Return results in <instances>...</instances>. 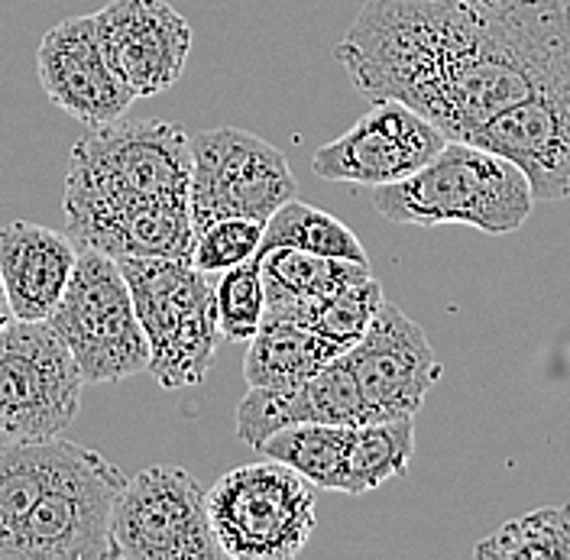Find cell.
Here are the masks:
<instances>
[{
  "label": "cell",
  "mask_w": 570,
  "mask_h": 560,
  "mask_svg": "<svg viewBox=\"0 0 570 560\" xmlns=\"http://www.w3.org/2000/svg\"><path fill=\"white\" fill-rule=\"evenodd\" d=\"M208 519L224 558L292 560L305 551L318 525L315 487L266 456L214 483Z\"/></svg>",
  "instance_id": "cell-5"
},
{
  "label": "cell",
  "mask_w": 570,
  "mask_h": 560,
  "mask_svg": "<svg viewBox=\"0 0 570 560\" xmlns=\"http://www.w3.org/2000/svg\"><path fill=\"white\" fill-rule=\"evenodd\" d=\"M334 59L366 101H402L448 140L570 66L568 0H366Z\"/></svg>",
  "instance_id": "cell-1"
},
{
  "label": "cell",
  "mask_w": 570,
  "mask_h": 560,
  "mask_svg": "<svg viewBox=\"0 0 570 560\" xmlns=\"http://www.w3.org/2000/svg\"><path fill=\"white\" fill-rule=\"evenodd\" d=\"M466 143L515 163L534 202L570 198V66L487 120Z\"/></svg>",
  "instance_id": "cell-12"
},
{
  "label": "cell",
  "mask_w": 570,
  "mask_h": 560,
  "mask_svg": "<svg viewBox=\"0 0 570 560\" xmlns=\"http://www.w3.org/2000/svg\"><path fill=\"white\" fill-rule=\"evenodd\" d=\"M354 424H288L266 438L256 454L279 460L305 477L315 490L344 492L347 487V448H351Z\"/></svg>",
  "instance_id": "cell-22"
},
{
  "label": "cell",
  "mask_w": 570,
  "mask_h": 560,
  "mask_svg": "<svg viewBox=\"0 0 570 560\" xmlns=\"http://www.w3.org/2000/svg\"><path fill=\"white\" fill-rule=\"evenodd\" d=\"M412 456H415V421H412V415L354 424L351 448H347V487H344V492L363 495V492L380 490L390 480L405 477Z\"/></svg>",
  "instance_id": "cell-23"
},
{
  "label": "cell",
  "mask_w": 570,
  "mask_h": 560,
  "mask_svg": "<svg viewBox=\"0 0 570 560\" xmlns=\"http://www.w3.org/2000/svg\"><path fill=\"white\" fill-rule=\"evenodd\" d=\"M344 356L376 419H415L444 373L425 331L390 302L380 305L366 334Z\"/></svg>",
  "instance_id": "cell-14"
},
{
  "label": "cell",
  "mask_w": 570,
  "mask_h": 560,
  "mask_svg": "<svg viewBox=\"0 0 570 560\" xmlns=\"http://www.w3.org/2000/svg\"><path fill=\"white\" fill-rule=\"evenodd\" d=\"M263 230H266L263 220H247V217L214 220L198 230L191 263L208 276H220V273L234 269L237 263L256 256V249L263 244Z\"/></svg>",
  "instance_id": "cell-28"
},
{
  "label": "cell",
  "mask_w": 570,
  "mask_h": 560,
  "mask_svg": "<svg viewBox=\"0 0 570 560\" xmlns=\"http://www.w3.org/2000/svg\"><path fill=\"white\" fill-rule=\"evenodd\" d=\"M78 259L69 234L13 220L0 230V282L20 321H46L59 305Z\"/></svg>",
  "instance_id": "cell-18"
},
{
  "label": "cell",
  "mask_w": 570,
  "mask_h": 560,
  "mask_svg": "<svg viewBox=\"0 0 570 560\" xmlns=\"http://www.w3.org/2000/svg\"><path fill=\"white\" fill-rule=\"evenodd\" d=\"M98 20V39L120 88L140 101L169 91L191 52V27L166 0H114Z\"/></svg>",
  "instance_id": "cell-13"
},
{
  "label": "cell",
  "mask_w": 570,
  "mask_h": 560,
  "mask_svg": "<svg viewBox=\"0 0 570 560\" xmlns=\"http://www.w3.org/2000/svg\"><path fill=\"white\" fill-rule=\"evenodd\" d=\"M191 137L169 120H110L75 143L62 208L188 195Z\"/></svg>",
  "instance_id": "cell-4"
},
{
  "label": "cell",
  "mask_w": 570,
  "mask_h": 560,
  "mask_svg": "<svg viewBox=\"0 0 570 560\" xmlns=\"http://www.w3.org/2000/svg\"><path fill=\"white\" fill-rule=\"evenodd\" d=\"M117 266L130 285L134 308L149 344L146 373L163 389L205 383L217 344L224 341L212 276L202 273L191 256H134L117 259Z\"/></svg>",
  "instance_id": "cell-3"
},
{
  "label": "cell",
  "mask_w": 570,
  "mask_h": 560,
  "mask_svg": "<svg viewBox=\"0 0 570 560\" xmlns=\"http://www.w3.org/2000/svg\"><path fill=\"white\" fill-rule=\"evenodd\" d=\"M247 344L244 380L256 389H292L312 380L321 366H327L341 353H347V347L321 337L308 324L279 315L263 317L259 331Z\"/></svg>",
  "instance_id": "cell-19"
},
{
  "label": "cell",
  "mask_w": 570,
  "mask_h": 560,
  "mask_svg": "<svg viewBox=\"0 0 570 560\" xmlns=\"http://www.w3.org/2000/svg\"><path fill=\"white\" fill-rule=\"evenodd\" d=\"M13 321V312H10V302H7V292H3V282H0V327H7Z\"/></svg>",
  "instance_id": "cell-29"
},
{
  "label": "cell",
  "mask_w": 570,
  "mask_h": 560,
  "mask_svg": "<svg viewBox=\"0 0 570 560\" xmlns=\"http://www.w3.org/2000/svg\"><path fill=\"white\" fill-rule=\"evenodd\" d=\"M273 246H295V249H308L318 256H334V259H366L360 237L344 220H337L327 210L312 208L298 198L285 202L283 208L266 220L263 244L256 253L273 249Z\"/></svg>",
  "instance_id": "cell-25"
},
{
  "label": "cell",
  "mask_w": 570,
  "mask_h": 560,
  "mask_svg": "<svg viewBox=\"0 0 570 560\" xmlns=\"http://www.w3.org/2000/svg\"><path fill=\"white\" fill-rule=\"evenodd\" d=\"M110 560H217L224 558L208 492L176 463H156L127 477L110 519Z\"/></svg>",
  "instance_id": "cell-8"
},
{
  "label": "cell",
  "mask_w": 570,
  "mask_h": 560,
  "mask_svg": "<svg viewBox=\"0 0 570 560\" xmlns=\"http://www.w3.org/2000/svg\"><path fill=\"white\" fill-rule=\"evenodd\" d=\"M480 560H570V505H541L483 538Z\"/></svg>",
  "instance_id": "cell-26"
},
{
  "label": "cell",
  "mask_w": 570,
  "mask_h": 560,
  "mask_svg": "<svg viewBox=\"0 0 570 560\" xmlns=\"http://www.w3.org/2000/svg\"><path fill=\"white\" fill-rule=\"evenodd\" d=\"M36 71L46 98L88 130L124 117V110L134 105L107 66L95 13L69 17L42 36Z\"/></svg>",
  "instance_id": "cell-15"
},
{
  "label": "cell",
  "mask_w": 570,
  "mask_h": 560,
  "mask_svg": "<svg viewBox=\"0 0 570 560\" xmlns=\"http://www.w3.org/2000/svg\"><path fill=\"white\" fill-rule=\"evenodd\" d=\"M448 146V134L402 101H373L354 127L324 143L312 156V173L324 181L376 188L402 181Z\"/></svg>",
  "instance_id": "cell-11"
},
{
  "label": "cell",
  "mask_w": 570,
  "mask_h": 560,
  "mask_svg": "<svg viewBox=\"0 0 570 560\" xmlns=\"http://www.w3.org/2000/svg\"><path fill=\"white\" fill-rule=\"evenodd\" d=\"M266 292V312H283L295 302L321 298L327 292L373 279L370 259H334L295 246H273L256 253Z\"/></svg>",
  "instance_id": "cell-20"
},
{
  "label": "cell",
  "mask_w": 570,
  "mask_h": 560,
  "mask_svg": "<svg viewBox=\"0 0 570 560\" xmlns=\"http://www.w3.org/2000/svg\"><path fill=\"white\" fill-rule=\"evenodd\" d=\"M66 224V234L78 249H98L110 259H181L191 256L198 237L188 195L142 198L114 208H69Z\"/></svg>",
  "instance_id": "cell-16"
},
{
  "label": "cell",
  "mask_w": 570,
  "mask_h": 560,
  "mask_svg": "<svg viewBox=\"0 0 570 560\" xmlns=\"http://www.w3.org/2000/svg\"><path fill=\"white\" fill-rule=\"evenodd\" d=\"M383 285L376 279L360 282V285H347V288H337V292H327L321 298H305V302H295L283 312H266V315L292 317V321H302L308 324L312 331H318L321 337L327 341H337L341 347H354L356 341L366 334L370 321L376 317L380 305H383Z\"/></svg>",
  "instance_id": "cell-24"
},
{
  "label": "cell",
  "mask_w": 570,
  "mask_h": 560,
  "mask_svg": "<svg viewBox=\"0 0 570 560\" xmlns=\"http://www.w3.org/2000/svg\"><path fill=\"white\" fill-rule=\"evenodd\" d=\"M85 376V383H120L149 366V344L117 259L78 249L71 279L46 317Z\"/></svg>",
  "instance_id": "cell-6"
},
{
  "label": "cell",
  "mask_w": 570,
  "mask_h": 560,
  "mask_svg": "<svg viewBox=\"0 0 570 560\" xmlns=\"http://www.w3.org/2000/svg\"><path fill=\"white\" fill-rule=\"evenodd\" d=\"M85 376L49 321L13 317L0 327V434L59 438L81 409Z\"/></svg>",
  "instance_id": "cell-9"
},
{
  "label": "cell",
  "mask_w": 570,
  "mask_h": 560,
  "mask_svg": "<svg viewBox=\"0 0 570 560\" xmlns=\"http://www.w3.org/2000/svg\"><path fill=\"white\" fill-rule=\"evenodd\" d=\"M71 441L49 438V441H13L0 444V560L13 538V531L23 525V519L33 512L42 492L59 477Z\"/></svg>",
  "instance_id": "cell-21"
},
{
  "label": "cell",
  "mask_w": 570,
  "mask_h": 560,
  "mask_svg": "<svg viewBox=\"0 0 570 560\" xmlns=\"http://www.w3.org/2000/svg\"><path fill=\"white\" fill-rule=\"evenodd\" d=\"M124 483L127 473L117 463L71 441L59 477L13 531L3 560H105Z\"/></svg>",
  "instance_id": "cell-7"
},
{
  "label": "cell",
  "mask_w": 570,
  "mask_h": 560,
  "mask_svg": "<svg viewBox=\"0 0 570 560\" xmlns=\"http://www.w3.org/2000/svg\"><path fill=\"white\" fill-rule=\"evenodd\" d=\"M370 205L390 224H463L499 237L529 220L534 195L515 163L466 140H448L419 173L370 188Z\"/></svg>",
  "instance_id": "cell-2"
},
{
  "label": "cell",
  "mask_w": 570,
  "mask_h": 560,
  "mask_svg": "<svg viewBox=\"0 0 570 560\" xmlns=\"http://www.w3.org/2000/svg\"><path fill=\"white\" fill-rule=\"evenodd\" d=\"M305 421H318V424L376 421L344 353L337 360H331L327 366H321L312 380L292 385V389L249 385L244 402L237 405L234 424H237V438L256 451L276 431H283L288 424H305Z\"/></svg>",
  "instance_id": "cell-17"
},
{
  "label": "cell",
  "mask_w": 570,
  "mask_h": 560,
  "mask_svg": "<svg viewBox=\"0 0 570 560\" xmlns=\"http://www.w3.org/2000/svg\"><path fill=\"white\" fill-rule=\"evenodd\" d=\"M292 198H298V181L273 143L237 127L202 130L191 137L188 205L195 230L224 217L266 224Z\"/></svg>",
  "instance_id": "cell-10"
},
{
  "label": "cell",
  "mask_w": 570,
  "mask_h": 560,
  "mask_svg": "<svg viewBox=\"0 0 570 560\" xmlns=\"http://www.w3.org/2000/svg\"><path fill=\"white\" fill-rule=\"evenodd\" d=\"M214 302H217V324L224 341H249L263 317H266V292L259 276V259L249 256L234 269L220 273L214 282Z\"/></svg>",
  "instance_id": "cell-27"
}]
</instances>
